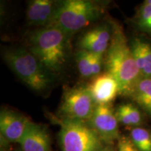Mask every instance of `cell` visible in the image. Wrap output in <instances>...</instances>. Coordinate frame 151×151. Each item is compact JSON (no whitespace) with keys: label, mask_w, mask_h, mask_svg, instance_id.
Listing matches in <instances>:
<instances>
[{"label":"cell","mask_w":151,"mask_h":151,"mask_svg":"<svg viewBox=\"0 0 151 151\" xmlns=\"http://www.w3.org/2000/svg\"><path fill=\"white\" fill-rule=\"evenodd\" d=\"M58 1L52 0H32L28 3L26 19L30 25L45 27L53 17Z\"/></svg>","instance_id":"obj_11"},{"label":"cell","mask_w":151,"mask_h":151,"mask_svg":"<svg viewBox=\"0 0 151 151\" xmlns=\"http://www.w3.org/2000/svg\"><path fill=\"white\" fill-rule=\"evenodd\" d=\"M96 106L87 86H80L65 92L59 111L62 118L88 121Z\"/></svg>","instance_id":"obj_6"},{"label":"cell","mask_w":151,"mask_h":151,"mask_svg":"<svg viewBox=\"0 0 151 151\" xmlns=\"http://www.w3.org/2000/svg\"><path fill=\"white\" fill-rule=\"evenodd\" d=\"M106 72L110 73L118 85L119 94L129 96L132 88L141 76L131 46L120 27L113 29L109 46L104 60Z\"/></svg>","instance_id":"obj_1"},{"label":"cell","mask_w":151,"mask_h":151,"mask_svg":"<svg viewBox=\"0 0 151 151\" xmlns=\"http://www.w3.org/2000/svg\"><path fill=\"white\" fill-rule=\"evenodd\" d=\"M87 88L96 105L110 104L119 94L118 83L113 76L107 72L92 78Z\"/></svg>","instance_id":"obj_9"},{"label":"cell","mask_w":151,"mask_h":151,"mask_svg":"<svg viewBox=\"0 0 151 151\" xmlns=\"http://www.w3.org/2000/svg\"><path fill=\"white\" fill-rule=\"evenodd\" d=\"M137 24L143 32L151 35V5L145 1L137 13Z\"/></svg>","instance_id":"obj_18"},{"label":"cell","mask_w":151,"mask_h":151,"mask_svg":"<svg viewBox=\"0 0 151 151\" xmlns=\"http://www.w3.org/2000/svg\"><path fill=\"white\" fill-rule=\"evenodd\" d=\"M101 13L102 7L93 1H58L53 17L48 26L59 28L71 36L97 20Z\"/></svg>","instance_id":"obj_3"},{"label":"cell","mask_w":151,"mask_h":151,"mask_svg":"<svg viewBox=\"0 0 151 151\" xmlns=\"http://www.w3.org/2000/svg\"><path fill=\"white\" fill-rule=\"evenodd\" d=\"M145 2L147 3V4H149L151 5V0H146V1H144Z\"/></svg>","instance_id":"obj_22"},{"label":"cell","mask_w":151,"mask_h":151,"mask_svg":"<svg viewBox=\"0 0 151 151\" xmlns=\"http://www.w3.org/2000/svg\"><path fill=\"white\" fill-rule=\"evenodd\" d=\"M104 55L94 53L93 60H92L91 65V75L92 78L97 76L99 75L101 71V67L104 62Z\"/></svg>","instance_id":"obj_19"},{"label":"cell","mask_w":151,"mask_h":151,"mask_svg":"<svg viewBox=\"0 0 151 151\" xmlns=\"http://www.w3.org/2000/svg\"><path fill=\"white\" fill-rule=\"evenodd\" d=\"M69 37L59 28L40 27L28 37L29 50L50 73H59L67 63Z\"/></svg>","instance_id":"obj_2"},{"label":"cell","mask_w":151,"mask_h":151,"mask_svg":"<svg viewBox=\"0 0 151 151\" xmlns=\"http://www.w3.org/2000/svg\"><path fill=\"white\" fill-rule=\"evenodd\" d=\"M3 57L9 67L32 90L44 91L50 87L52 73L29 50L20 47L9 48Z\"/></svg>","instance_id":"obj_4"},{"label":"cell","mask_w":151,"mask_h":151,"mask_svg":"<svg viewBox=\"0 0 151 151\" xmlns=\"http://www.w3.org/2000/svg\"><path fill=\"white\" fill-rule=\"evenodd\" d=\"M131 140L139 151H151V136L146 129L134 127L132 129Z\"/></svg>","instance_id":"obj_16"},{"label":"cell","mask_w":151,"mask_h":151,"mask_svg":"<svg viewBox=\"0 0 151 151\" xmlns=\"http://www.w3.org/2000/svg\"><path fill=\"white\" fill-rule=\"evenodd\" d=\"M112 33L113 29L106 25L88 30L79 39V50L104 55L110 44Z\"/></svg>","instance_id":"obj_10"},{"label":"cell","mask_w":151,"mask_h":151,"mask_svg":"<svg viewBox=\"0 0 151 151\" xmlns=\"http://www.w3.org/2000/svg\"><path fill=\"white\" fill-rule=\"evenodd\" d=\"M22 151H51L50 139L47 130L31 122L20 141Z\"/></svg>","instance_id":"obj_12"},{"label":"cell","mask_w":151,"mask_h":151,"mask_svg":"<svg viewBox=\"0 0 151 151\" xmlns=\"http://www.w3.org/2000/svg\"><path fill=\"white\" fill-rule=\"evenodd\" d=\"M118 122L125 126L136 127L142 122V115L135 105L130 103L119 105L115 111Z\"/></svg>","instance_id":"obj_15"},{"label":"cell","mask_w":151,"mask_h":151,"mask_svg":"<svg viewBox=\"0 0 151 151\" xmlns=\"http://www.w3.org/2000/svg\"><path fill=\"white\" fill-rule=\"evenodd\" d=\"M62 151H103V141L88 121L62 118L60 121Z\"/></svg>","instance_id":"obj_5"},{"label":"cell","mask_w":151,"mask_h":151,"mask_svg":"<svg viewBox=\"0 0 151 151\" xmlns=\"http://www.w3.org/2000/svg\"><path fill=\"white\" fill-rule=\"evenodd\" d=\"M118 151H139L132 143L131 139L120 137L118 141Z\"/></svg>","instance_id":"obj_20"},{"label":"cell","mask_w":151,"mask_h":151,"mask_svg":"<svg viewBox=\"0 0 151 151\" xmlns=\"http://www.w3.org/2000/svg\"><path fill=\"white\" fill-rule=\"evenodd\" d=\"M129 96L151 116V77H141L132 88Z\"/></svg>","instance_id":"obj_14"},{"label":"cell","mask_w":151,"mask_h":151,"mask_svg":"<svg viewBox=\"0 0 151 151\" xmlns=\"http://www.w3.org/2000/svg\"><path fill=\"white\" fill-rule=\"evenodd\" d=\"M131 48L141 76L151 77V45L140 39H135Z\"/></svg>","instance_id":"obj_13"},{"label":"cell","mask_w":151,"mask_h":151,"mask_svg":"<svg viewBox=\"0 0 151 151\" xmlns=\"http://www.w3.org/2000/svg\"><path fill=\"white\" fill-rule=\"evenodd\" d=\"M150 136H151V134H150Z\"/></svg>","instance_id":"obj_23"},{"label":"cell","mask_w":151,"mask_h":151,"mask_svg":"<svg viewBox=\"0 0 151 151\" xmlns=\"http://www.w3.org/2000/svg\"><path fill=\"white\" fill-rule=\"evenodd\" d=\"M94 54L84 50H78L76 55L78 71L84 78H92L91 65Z\"/></svg>","instance_id":"obj_17"},{"label":"cell","mask_w":151,"mask_h":151,"mask_svg":"<svg viewBox=\"0 0 151 151\" xmlns=\"http://www.w3.org/2000/svg\"><path fill=\"white\" fill-rule=\"evenodd\" d=\"M103 151H114V150H113V148L108 146V147H106V148H104Z\"/></svg>","instance_id":"obj_21"},{"label":"cell","mask_w":151,"mask_h":151,"mask_svg":"<svg viewBox=\"0 0 151 151\" xmlns=\"http://www.w3.org/2000/svg\"><path fill=\"white\" fill-rule=\"evenodd\" d=\"M31 121L16 111L2 109L0 113L1 139L7 142L20 143Z\"/></svg>","instance_id":"obj_8"},{"label":"cell","mask_w":151,"mask_h":151,"mask_svg":"<svg viewBox=\"0 0 151 151\" xmlns=\"http://www.w3.org/2000/svg\"><path fill=\"white\" fill-rule=\"evenodd\" d=\"M88 122L104 143H111L120 137L118 120L110 104L97 105Z\"/></svg>","instance_id":"obj_7"}]
</instances>
